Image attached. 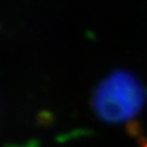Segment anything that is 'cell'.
Segmentation results:
<instances>
[{
	"label": "cell",
	"mask_w": 147,
	"mask_h": 147,
	"mask_svg": "<svg viewBox=\"0 0 147 147\" xmlns=\"http://www.w3.org/2000/svg\"><path fill=\"white\" fill-rule=\"evenodd\" d=\"M145 101L144 90L132 74L112 73L96 89L92 106L105 122L119 123L135 117Z\"/></svg>",
	"instance_id": "1"
}]
</instances>
